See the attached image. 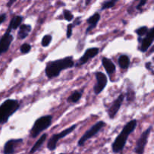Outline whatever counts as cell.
I'll return each instance as SVG.
<instances>
[{
    "label": "cell",
    "mask_w": 154,
    "mask_h": 154,
    "mask_svg": "<svg viewBox=\"0 0 154 154\" xmlns=\"http://www.w3.org/2000/svg\"><path fill=\"white\" fill-rule=\"evenodd\" d=\"M106 126V123L104 121H99L96 123H95L91 128H90L89 130H87L84 135H82L80 140L78 141V145L79 147H82L84 145V144L86 143V141L90 140V138H92L93 137L96 136L102 129H103L105 126Z\"/></svg>",
    "instance_id": "cell-5"
},
{
    "label": "cell",
    "mask_w": 154,
    "mask_h": 154,
    "mask_svg": "<svg viewBox=\"0 0 154 154\" xmlns=\"http://www.w3.org/2000/svg\"><path fill=\"white\" fill-rule=\"evenodd\" d=\"M136 1H139V3H138V6H137V9H138V10H141V8L144 7V6L146 5L147 0H136Z\"/></svg>",
    "instance_id": "cell-27"
},
{
    "label": "cell",
    "mask_w": 154,
    "mask_h": 154,
    "mask_svg": "<svg viewBox=\"0 0 154 154\" xmlns=\"http://www.w3.org/2000/svg\"><path fill=\"white\" fill-rule=\"evenodd\" d=\"M52 116L45 115L38 118L35 121L31 130H30V135L32 138H36L42 133L43 131L48 129L52 124Z\"/></svg>",
    "instance_id": "cell-4"
},
{
    "label": "cell",
    "mask_w": 154,
    "mask_h": 154,
    "mask_svg": "<svg viewBox=\"0 0 154 154\" xmlns=\"http://www.w3.org/2000/svg\"><path fill=\"white\" fill-rule=\"evenodd\" d=\"M145 67L146 69H148V70L152 71V63L150 62H148V63H145Z\"/></svg>",
    "instance_id": "cell-30"
},
{
    "label": "cell",
    "mask_w": 154,
    "mask_h": 154,
    "mask_svg": "<svg viewBox=\"0 0 154 154\" xmlns=\"http://www.w3.org/2000/svg\"><path fill=\"white\" fill-rule=\"evenodd\" d=\"M77 126H78V125L74 124L72 125V126H70V127L67 128L66 129H64L63 131H62L60 133H57L52 135V137L50 138L49 141H48V144H47V147H48V150H51V151L55 150V149L57 148V145L58 141H60V139H62V138L67 136V135H69L70 133H72L73 131H75V129H76Z\"/></svg>",
    "instance_id": "cell-6"
},
{
    "label": "cell",
    "mask_w": 154,
    "mask_h": 154,
    "mask_svg": "<svg viewBox=\"0 0 154 154\" xmlns=\"http://www.w3.org/2000/svg\"><path fill=\"white\" fill-rule=\"evenodd\" d=\"M52 35H45L43 38H42V45L44 48H47V47L51 45V42H52Z\"/></svg>",
    "instance_id": "cell-22"
},
{
    "label": "cell",
    "mask_w": 154,
    "mask_h": 154,
    "mask_svg": "<svg viewBox=\"0 0 154 154\" xmlns=\"http://www.w3.org/2000/svg\"><path fill=\"white\" fill-rule=\"evenodd\" d=\"M118 64L121 69H127L130 66V59L127 55L120 56L118 58Z\"/></svg>",
    "instance_id": "cell-18"
},
{
    "label": "cell",
    "mask_w": 154,
    "mask_h": 154,
    "mask_svg": "<svg viewBox=\"0 0 154 154\" xmlns=\"http://www.w3.org/2000/svg\"><path fill=\"white\" fill-rule=\"evenodd\" d=\"M16 1H17V0H9V1L8 2V3H7V7L11 8L12 6V5H13L14 3Z\"/></svg>",
    "instance_id": "cell-31"
},
{
    "label": "cell",
    "mask_w": 154,
    "mask_h": 154,
    "mask_svg": "<svg viewBox=\"0 0 154 154\" xmlns=\"http://www.w3.org/2000/svg\"><path fill=\"white\" fill-rule=\"evenodd\" d=\"M154 41V28L152 27L150 29L148 30L147 34L145 35V37L142 38V40L140 41L141 42V46H140V51L142 53L147 52V50L150 48L153 43Z\"/></svg>",
    "instance_id": "cell-12"
},
{
    "label": "cell",
    "mask_w": 154,
    "mask_h": 154,
    "mask_svg": "<svg viewBox=\"0 0 154 154\" xmlns=\"http://www.w3.org/2000/svg\"><path fill=\"white\" fill-rule=\"evenodd\" d=\"M125 98V94L121 93L115 100L114 101V102L112 103V105H111L109 108L108 109V114L109 116L110 119H114L116 117V115L118 113L119 110L120 109V107H121L122 104H123V101H124Z\"/></svg>",
    "instance_id": "cell-11"
},
{
    "label": "cell",
    "mask_w": 154,
    "mask_h": 154,
    "mask_svg": "<svg viewBox=\"0 0 154 154\" xmlns=\"http://www.w3.org/2000/svg\"><path fill=\"white\" fill-rule=\"evenodd\" d=\"M63 15H64L65 20L69 21V22H70V21H72V20L74 19L73 14H72L70 11L67 10V9H65V10L63 11Z\"/></svg>",
    "instance_id": "cell-25"
},
{
    "label": "cell",
    "mask_w": 154,
    "mask_h": 154,
    "mask_svg": "<svg viewBox=\"0 0 154 154\" xmlns=\"http://www.w3.org/2000/svg\"><path fill=\"white\" fill-rule=\"evenodd\" d=\"M23 141V140L22 138L8 140L5 144L3 153L4 154H13L15 152L16 147L22 144Z\"/></svg>",
    "instance_id": "cell-13"
},
{
    "label": "cell",
    "mask_w": 154,
    "mask_h": 154,
    "mask_svg": "<svg viewBox=\"0 0 154 154\" xmlns=\"http://www.w3.org/2000/svg\"><path fill=\"white\" fill-rule=\"evenodd\" d=\"M148 30H149L148 28L144 26H141V27H139L138 29H137L135 30V32H136V34L138 35V37L142 38L147 34Z\"/></svg>",
    "instance_id": "cell-23"
},
{
    "label": "cell",
    "mask_w": 154,
    "mask_h": 154,
    "mask_svg": "<svg viewBox=\"0 0 154 154\" xmlns=\"http://www.w3.org/2000/svg\"><path fill=\"white\" fill-rule=\"evenodd\" d=\"M152 128L153 126H150L141 134L140 138L136 142V145L135 147V153L136 154H144V149H145L146 145L147 144V140H148L149 135H150V132L152 131Z\"/></svg>",
    "instance_id": "cell-7"
},
{
    "label": "cell",
    "mask_w": 154,
    "mask_h": 154,
    "mask_svg": "<svg viewBox=\"0 0 154 154\" xmlns=\"http://www.w3.org/2000/svg\"><path fill=\"white\" fill-rule=\"evenodd\" d=\"M20 104L15 99H7L0 105V125L6 123L20 108Z\"/></svg>",
    "instance_id": "cell-3"
},
{
    "label": "cell",
    "mask_w": 154,
    "mask_h": 154,
    "mask_svg": "<svg viewBox=\"0 0 154 154\" xmlns=\"http://www.w3.org/2000/svg\"><path fill=\"white\" fill-rule=\"evenodd\" d=\"M81 97H82V92L75 91L68 97L67 102H72V103H76L81 99Z\"/></svg>",
    "instance_id": "cell-20"
},
{
    "label": "cell",
    "mask_w": 154,
    "mask_h": 154,
    "mask_svg": "<svg viewBox=\"0 0 154 154\" xmlns=\"http://www.w3.org/2000/svg\"><path fill=\"white\" fill-rule=\"evenodd\" d=\"M74 26L72 23H69L67 26V31H66V37L67 38H70L72 35V31H73Z\"/></svg>",
    "instance_id": "cell-26"
},
{
    "label": "cell",
    "mask_w": 154,
    "mask_h": 154,
    "mask_svg": "<svg viewBox=\"0 0 154 154\" xmlns=\"http://www.w3.org/2000/svg\"><path fill=\"white\" fill-rule=\"evenodd\" d=\"M75 66V61L72 57H66L60 60L50 61L45 68V75L48 79H53L60 75L62 71L71 69Z\"/></svg>",
    "instance_id": "cell-1"
},
{
    "label": "cell",
    "mask_w": 154,
    "mask_h": 154,
    "mask_svg": "<svg viewBox=\"0 0 154 154\" xmlns=\"http://www.w3.org/2000/svg\"><path fill=\"white\" fill-rule=\"evenodd\" d=\"M60 154H65V153H60Z\"/></svg>",
    "instance_id": "cell-32"
},
{
    "label": "cell",
    "mask_w": 154,
    "mask_h": 154,
    "mask_svg": "<svg viewBox=\"0 0 154 154\" xmlns=\"http://www.w3.org/2000/svg\"><path fill=\"white\" fill-rule=\"evenodd\" d=\"M31 49H32V47L29 44L24 43L23 44V45L20 46V53L22 54H26L30 52Z\"/></svg>",
    "instance_id": "cell-24"
},
{
    "label": "cell",
    "mask_w": 154,
    "mask_h": 154,
    "mask_svg": "<svg viewBox=\"0 0 154 154\" xmlns=\"http://www.w3.org/2000/svg\"><path fill=\"white\" fill-rule=\"evenodd\" d=\"M6 14H2L0 15V25H1L2 23H4V21H5L6 20Z\"/></svg>",
    "instance_id": "cell-29"
},
{
    "label": "cell",
    "mask_w": 154,
    "mask_h": 154,
    "mask_svg": "<svg viewBox=\"0 0 154 154\" xmlns=\"http://www.w3.org/2000/svg\"><path fill=\"white\" fill-rule=\"evenodd\" d=\"M23 17L22 16H20V15H17V16H14L11 20L10 23H9L8 26L12 30H16L17 29H18L20 27V26L22 23V21Z\"/></svg>",
    "instance_id": "cell-19"
},
{
    "label": "cell",
    "mask_w": 154,
    "mask_h": 154,
    "mask_svg": "<svg viewBox=\"0 0 154 154\" xmlns=\"http://www.w3.org/2000/svg\"><path fill=\"white\" fill-rule=\"evenodd\" d=\"M96 79V84L93 87V90L96 95H99L102 93L108 84V78L102 72H97L95 74Z\"/></svg>",
    "instance_id": "cell-9"
},
{
    "label": "cell",
    "mask_w": 154,
    "mask_h": 154,
    "mask_svg": "<svg viewBox=\"0 0 154 154\" xmlns=\"http://www.w3.org/2000/svg\"><path fill=\"white\" fill-rule=\"evenodd\" d=\"M99 48H88L87 51H85L84 55L78 60V61L76 63H75V66L76 67H80V66H84V64L90 61L91 59L94 58L95 57L99 54Z\"/></svg>",
    "instance_id": "cell-10"
},
{
    "label": "cell",
    "mask_w": 154,
    "mask_h": 154,
    "mask_svg": "<svg viewBox=\"0 0 154 154\" xmlns=\"http://www.w3.org/2000/svg\"><path fill=\"white\" fill-rule=\"evenodd\" d=\"M102 63L104 69H105L107 74L109 76H111V75H113L115 72L116 66L114 65V63H113L111 59L107 58V57H103L102 59Z\"/></svg>",
    "instance_id": "cell-15"
},
{
    "label": "cell",
    "mask_w": 154,
    "mask_h": 154,
    "mask_svg": "<svg viewBox=\"0 0 154 154\" xmlns=\"http://www.w3.org/2000/svg\"><path fill=\"white\" fill-rule=\"evenodd\" d=\"M119 0H108V1H105L102 4V8H101V11L106 10V9L111 8L114 7L116 3L118 2Z\"/></svg>",
    "instance_id": "cell-21"
},
{
    "label": "cell",
    "mask_w": 154,
    "mask_h": 154,
    "mask_svg": "<svg viewBox=\"0 0 154 154\" xmlns=\"http://www.w3.org/2000/svg\"><path fill=\"white\" fill-rule=\"evenodd\" d=\"M101 16L99 14V12H96L94 14L92 15L90 17H89L87 20V23L89 24V26L87 27V29H86V35H88V33L90 32L91 30H93V29H95L97 26L98 23L100 20Z\"/></svg>",
    "instance_id": "cell-14"
},
{
    "label": "cell",
    "mask_w": 154,
    "mask_h": 154,
    "mask_svg": "<svg viewBox=\"0 0 154 154\" xmlns=\"http://www.w3.org/2000/svg\"><path fill=\"white\" fill-rule=\"evenodd\" d=\"M32 31V26L29 24H22L20 26L19 31H18L17 36L18 38L20 40H23L29 35Z\"/></svg>",
    "instance_id": "cell-16"
},
{
    "label": "cell",
    "mask_w": 154,
    "mask_h": 154,
    "mask_svg": "<svg viewBox=\"0 0 154 154\" xmlns=\"http://www.w3.org/2000/svg\"><path fill=\"white\" fill-rule=\"evenodd\" d=\"M11 29L8 26L5 32L0 38V56L8 51L9 48L13 42L14 36L11 35Z\"/></svg>",
    "instance_id": "cell-8"
},
{
    "label": "cell",
    "mask_w": 154,
    "mask_h": 154,
    "mask_svg": "<svg viewBox=\"0 0 154 154\" xmlns=\"http://www.w3.org/2000/svg\"><path fill=\"white\" fill-rule=\"evenodd\" d=\"M47 137H48V134L47 133L43 134V135L40 137V138H39V139L35 143L34 145L32 146V149L30 150L29 153L32 154V153H35L38 150H39V149L42 147V145H43L44 143L45 142V141H46Z\"/></svg>",
    "instance_id": "cell-17"
},
{
    "label": "cell",
    "mask_w": 154,
    "mask_h": 154,
    "mask_svg": "<svg viewBox=\"0 0 154 154\" xmlns=\"http://www.w3.org/2000/svg\"><path fill=\"white\" fill-rule=\"evenodd\" d=\"M81 23H82V21H81V17H77L76 18V20H75V22L73 23V26H74V27L75 26H78V25H80V24Z\"/></svg>",
    "instance_id": "cell-28"
},
{
    "label": "cell",
    "mask_w": 154,
    "mask_h": 154,
    "mask_svg": "<svg viewBox=\"0 0 154 154\" xmlns=\"http://www.w3.org/2000/svg\"><path fill=\"white\" fill-rule=\"evenodd\" d=\"M137 123H138L137 120L134 119L128 122L126 126L123 128L120 133L117 135L112 144V150L114 153H120L124 149L128 138L134 132L137 126Z\"/></svg>",
    "instance_id": "cell-2"
}]
</instances>
